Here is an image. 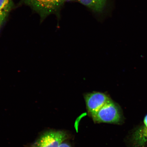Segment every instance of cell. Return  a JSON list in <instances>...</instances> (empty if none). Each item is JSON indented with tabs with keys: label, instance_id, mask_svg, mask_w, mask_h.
Returning <instances> with one entry per match:
<instances>
[{
	"label": "cell",
	"instance_id": "cell-1",
	"mask_svg": "<svg viewBox=\"0 0 147 147\" xmlns=\"http://www.w3.org/2000/svg\"><path fill=\"white\" fill-rule=\"evenodd\" d=\"M92 117L95 122L114 124L120 123L122 119L120 107L111 98Z\"/></svg>",
	"mask_w": 147,
	"mask_h": 147
},
{
	"label": "cell",
	"instance_id": "cell-2",
	"mask_svg": "<svg viewBox=\"0 0 147 147\" xmlns=\"http://www.w3.org/2000/svg\"><path fill=\"white\" fill-rule=\"evenodd\" d=\"M43 18L58 10L65 0H23Z\"/></svg>",
	"mask_w": 147,
	"mask_h": 147
},
{
	"label": "cell",
	"instance_id": "cell-3",
	"mask_svg": "<svg viewBox=\"0 0 147 147\" xmlns=\"http://www.w3.org/2000/svg\"><path fill=\"white\" fill-rule=\"evenodd\" d=\"M67 138V134L63 131H47L39 138L34 147H58Z\"/></svg>",
	"mask_w": 147,
	"mask_h": 147
},
{
	"label": "cell",
	"instance_id": "cell-4",
	"mask_svg": "<svg viewBox=\"0 0 147 147\" xmlns=\"http://www.w3.org/2000/svg\"><path fill=\"white\" fill-rule=\"evenodd\" d=\"M88 111L92 117L96 114L110 98L106 94L95 92L84 96Z\"/></svg>",
	"mask_w": 147,
	"mask_h": 147
},
{
	"label": "cell",
	"instance_id": "cell-5",
	"mask_svg": "<svg viewBox=\"0 0 147 147\" xmlns=\"http://www.w3.org/2000/svg\"><path fill=\"white\" fill-rule=\"evenodd\" d=\"M134 144L139 147L146 146L147 143V115L145 117L142 125L134 133Z\"/></svg>",
	"mask_w": 147,
	"mask_h": 147
},
{
	"label": "cell",
	"instance_id": "cell-6",
	"mask_svg": "<svg viewBox=\"0 0 147 147\" xmlns=\"http://www.w3.org/2000/svg\"><path fill=\"white\" fill-rule=\"evenodd\" d=\"M82 5L95 12H100L105 6L107 0H78Z\"/></svg>",
	"mask_w": 147,
	"mask_h": 147
},
{
	"label": "cell",
	"instance_id": "cell-7",
	"mask_svg": "<svg viewBox=\"0 0 147 147\" xmlns=\"http://www.w3.org/2000/svg\"><path fill=\"white\" fill-rule=\"evenodd\" d=\"M12 4V0H0V28L10 11Z\"/></svg>",
	"mask_w": 147,
	"mask_h": 147
},
{
	"label": "cell",
	"instance_id": "cell-8",
	"mask_svg": "<svg viewBox=\"0 0 147 147\" xmlns=\"http://www.w3.org/2000/svg\"><path fill=\"white\" fill-rule=\"evenodd\" d=\"M58 147H71L68 143L65 142H63Z\"/></svg>",
	"mask_w": 147,
	"mask_h": 147
},
{
	"label": "cell",
	"instance_id": "cell-9",
	"mask_svg": "<svg viewBox=\"0 0 147 147\" xmlns=\"http://www.w3.org/2000/svg\"><path fill=\"white\" fill-rule=\"evenodd\" d=\"M146 146H147V144H146Z\"/></svg>",
	"mask_w": 147,
	"mask_h": 147
}]
</instances>
